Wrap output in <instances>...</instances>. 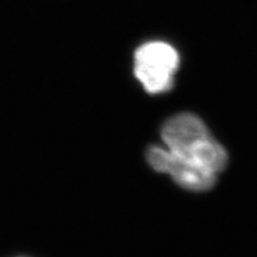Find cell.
<instances>
[{
	"label": "cell",
	"mask_w": 257,
	"mask_h": 257,
	"mask_svg": "<svg viewBox=\"0 0 257 257\" xmlns=\"http://www.w3.org/2000/svg\"><path fill=\"white\" fill-rule=\"evenodd\" d=\"M162 138L168 150L217 174L227 165V154L206 125L192 113L178 114L165 124Z\"/></svg>",
	"instance_id": "obj_1"
},
{
	"label": "cell",
	"mask_w": 257,
	"mask_h": 257,
	"mask_svg": "<svg viewBox=\"0 0 257 257\" xmlns=\"http://www.w3.org/2000/svg\"><path fill=\"white\" fill-rule=\"evenodd\" d=\"M176 50L163 42L142 46L135 54V74L147 92L152 94L169 91L178 69Z\"/></svg>",
	"instance_id": "obj_2"
},
{
	"label": "cell",
	"mask_w": 257,
	"mask_h": 257,
	"mask_svg": "<svg viewBox=\"0 0 257 257\" xmlns=\"http://www.w3.org/2000/svg\"><path fill=\"white\" fill-rule=\"evenodd\" d=\"M148 162L157 172L167 173L181 187L189 191H207L213 187L216 182L214 173L176 155L168 149L152 147L148 150Z\"/></svg>",
	"instance_id": "obj_3"
}]
</instances>
